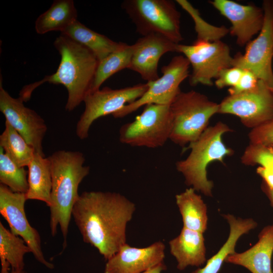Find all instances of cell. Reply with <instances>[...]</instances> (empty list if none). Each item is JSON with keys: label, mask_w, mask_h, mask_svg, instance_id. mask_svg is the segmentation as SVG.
I'll list each match as a JSON object with an SVG mask.
<instances>
[{"label": "cell", "mask_w": 273, "mask_h": 273, "mask_svg": "<svg viewBox=\"0 0 273 273\" xmlns=\"http://www.w3.org/2000/svg\"><path fill=\"white\" fill-rule=\"evenodd\" d=\"M135 209L120 193L85 191L76 202L72 217L84 242L107 260L126 243V226Z\"/></svg>", "instance_id": "obj_1"}, {"label": "cell", "mask_w": 273, "mask_h": 273, "mask_svg": "<svg viewBox=\"0 0 273 273\" xmlns=\"http://www.w3.org/2000/svg\"><path fill=\"white\" fill-rule=\"evenodd\" d=\"M54 44L61 56L56 72L23 87L19 97L27 101L33 91L45 82L62 84L68 92L65 109L71 112L90 93L99 61L88 49L63 35L57 37Z\"/></svg>", "instance_id": "obj_2"}, {"label": "cell", "mask_w": 273, "mask_h": 273, "mask_svg": "<svg viewBox=\"0 0 273 273\" xmlns=\"http://www.w3.org/2000/svg\"><path fill=\"white\" fill-rule=\"evenodd\" d=\"M48 158L52 181L49 207L50 231L51 235L55 236L59 226L65 249L72 210L80 195L78 188L89 174L90 167L84 165L85 157L79 151L59 150Z\"/></svg>", "instance_id": "obj_3"}, {"label": "cell", "mask_w": 273, "mask_h": 273, "mask_svg": "<svg viewBox=\"0 0 273 273\" xmlns=\"http://www.w3.org/2000/svg\"><path fill=\"white\" fill-rule=\"evenodd\" d=\"M232 131L225 123L218 122L208 127L196 141L189 144L190 154L175 163L176 170L183 174L187 186L205 196H212L213 183L207 178V166L215 161L223 163L226 156L234 154L222 139L225 133Z\"/></svg>", "instance_id": "obj_4"}, {"label": "cell", "mask_w": 273, "mask_h": 273, "mask_svg": "<svg viewBox=\"0 0 273 273\" xmlns=\"http://www.w3.org/2000/svg\"><path fill=\"white\" fill-rule=\"evenodd\" d=\"M219 105L195 90L180 92L170 105L172 127L169 140L184 147L196 141L208 127Z\"/></svg>", "instance_id": "obj_5"}, {"label": "cell", "mask_w": 273, "mask_h": 273, "mask_svg": "<svg viewBox=\"0 0 273 273\" xmlns=\"http://www.w3.org/2000/svg\"><path fill=\"white\" fill-rule=\"evenodd\" d=\"M122 8L143 36L156 33L179 44L183 40L180 32V13L170 0H126Z\"/></svg>", "instance_id": "obj_6"}, {"label": "cell", "mask_w": 273, "mask_h": 273, "mask_svg": "<svg viewBox=\"0 0 273 273\" xmlns=\"http://www.w3.org/2000/svg\"><path fill=\"white\" fill-rule=\"evenodd\" d=\"M170 105L150 104L134 120L123 124L119 140L131 147L157 148L163 146L171 134Z\"/></svg>", "instance_id": "obj_7"}, {"label": "cell", "mask_w": 273, "mask_h": 273, "mask_svg": "<svg viewBox=\"0 0 273 273\" xmlns=\"http://www.w3.org/2000/svg\"><path fill=\"white\" fill-rule=\"evenodd\" d=\"M176 52L188 60L192 68L191 85L211 86L223 69L232 67L233 57L229 46L222 41L196 39L192 45L178 44Z\"/></svg>", "instance_id": "obj_8"}, {"label": "cell", "mask_w": 273, "mask_h": 273, "mask_svg": "<svg viewBox=\"0 0 273 273\" xmlns=\"http://www.w3.org/2000/svg\"><path fill=\"white\" fill-rule=\"evenodd\" d=\"M148 87L147 82L120 89L105 87L88 94L83 102L84 110L76 124L77 137L80 140L87 138L95 120L108 115L113 116L125 105L141 98Z\"/></svg>", "instance_id": "obj_9"}, {"label": "cell", "mask_w": 273, "mask_h": 273, "mask_svg": "<svg viewBox=\"0 0 273 273\" xmlns=\"http://www.w3.org/2000/svg\"><path fill=\"white\" fill-rule=\"evenodd\" d=\"M264 21L258 36L247 44L244 54L233 57L232 67L247 70L269 87L273 85V1L263 2Z\"/></svg>", "instance_id": "obj_10"}, {"label": "cell", "mask_w": 273, "mask_h": 273, "mask_svg": "<svg viewBox=\"0 0 273 273\" xmlns=\"http://www.w3.org/2000/svg\"><path fill=\"white\" fill-rule=\"evenodd\" d=\"M190 66L184 55L174 56L167 65L162 67L161 77L147 82L149 87L141 98L125 105L113 116L115 118L124 117L150 104L170 105L180 92V84L190 76Z\"/></svg>", "instance_id": "obj_11"}, {"label": "cell", "mask_w": 273, "mask_h": 273, "mask_svg": "<svg viewBox=\"0 0 273 273\" xmlns=\"http://www.w3.org/2000/svg\"><path fill=\"white\" fill-rule=\"evenodd\" d=\"M219 105L218 113L235 115L245 126L253 129L273 117V91L259 79L254 88L229 95Z\"/></svg>", "instance_id": "obj_12"}, {"label": "cell", "mask_w": 273, "mask_h": 273, "mask_svg": "<svg viewBox=\"0 0 273 273\" xmlns=\"http://www.w3.org/2000/svg\"><path fill=\"white\" fill-rule=\"evenodd\" d=\"M26 194L12 191L7 186L0 185V213L8 222L10 231L20 237L29 247L34 258L48 268L54 265L47 261L41 246L38 231L30 224L25 212Z\"/></svg>", "instance_id": "obj_13"}, {"label": "cell", "mask_w": 273, "mask_h": 273, "mask_svg": "<svg viewBox=\"0 0 273 273\" xmlns=\"http://www.w3.org/2000/svg\"><path fill=\"white\" fill-rule=\"evenodd\" d=\"M0 79V111L7 121L31 146L35 153L45 157L42 147L47 131L44 119L23 104L19 97H12L4 89Z\"/></svg>", "instance_id": "obj_14"}, {"label": "cell", "mask_w": 273, "mask_h": 273, "mask_svg": "<svg viewBox=\"0 0 273 273\" xmlns=\"http://www.w3.org/2000/svg\"><path fill=\"white\" fill-rule=\"evenodd\" d=\"M210 3L232 23L229 29L237 43L246 45L259 32L264 21L263 9L254 5H244L231 0H214Z\"/></svg>", "instance_id": "obj_15"}, {"label": "cell", "mask_w": 273, "mask_h": 273, "mask_svg": "<svg viewBox=\"0 0 273 273\" xmlns=\"http://www.w3.org/2000/svg\"><path fill=\"white\" fill-rule=\"evenodd\" d=\"M165 251L160 241L144 248L125 243L107 260L104 273H142L164 262Z\"/></svg>", "instance_id": "obj_16"}, {"label": "cell", "mask_w": 273, "mask_h": 273, "mask_svg": "<svg viewBox=\"0 0 273 273\" xmlns=\"http://www.w3.org/2000/svg\"><path fill=\"white\" fill-rule=\"evenodd\" d=\"M177 44L158 34L143 36L132 44L128 69L138 73L147 82L154 81L159 77L158 65L161 57L168 52H176Z\"/></svg>", "instance_id": "obj_17"}, {"label": "cell", "mask_w": 273, "mask_h": 273, "mask_svg": "<svg viewBox=\"0 0 273 273\" xmlns=\"http://www.w3.org/2000/svg\"><path fill=\"white\" fill-rule=\"evenodd\" d=\"M273 223L265 226L258 235V241L242 253L229 255L225 262L242 266L251 273H273Z\"/></svg>", "instance_id": "obj_18"}, {"label": "cell", "mask_w": 273, "mask_h": 273, "mask_svg": "<svg viewBox=\"0 0 273 273\" xmlns=\"http://www.w3.org/2000/svg\"><path fill=\"white\" fill-rule=\"evenodd\" d=\"M203 233L183 228L179 234L169 242L170 251L177 261V268L200 267L206 261Z\"/></svg>", "instance_id": "obj_19"}, {"label": "cell", "mask_w": 273, "mask_h": 273, "mask_svg": "<svg viewBox=\"0 0 273 273\" xmlns=\"http://www.w3.org/2000/svg\"><path fill=\"white\" fill-rule=\"evenodd\" d=\"M230 225V233L227 240L218 251L206 263L192 273H218L226 257L235 252V248L240 238L255 228L257 224L252 218H237L232 214H223Z\"/></svg>", "instance_id": "obj_20"}, {"label": "cell", "mask_w": 273, "mask_h": 273, "mask_svg": "<svg viewBox=\"0 0 273 273\" xmlns=\"http://www.w3.org/2000/svg\"><path fill=\"white\" fill-rule=\"evenodd\" d=\"M27 167L28 190L26 193L27 200H39L50 207L52 181L48 157L35 153Z\"/></svg>", "instance_id": "obj_21"}, {"label": "cell", "mask_w": 273, "mask_h": 273, "mask_svg": "<svg viewBox=\"0 0 273 273\" xmlns=\"http://www.w3.org/2000/svg\"><path fill=\"white\" fill-rule=\"evenodd\" d=\"M175 198L182 217L183 227L204 233L207 228V209L201 196L190 187L176 195Z\"/></svg>", "instance_id": "obj_22"}, {"label": "cell", "mask_w": 273, "mask_h": 273, "mask_svg": "<svg viewBox=\"0 0 273 273\" xmlns=\"http://www.w3.org/2000/svg\"><path fill=\"white\" fill-rule=\"evenodd\" d=\"M61 34L88 49L99 62L117 49L120 44V42L114 41L88 28L77 20L61 32Z\"/></svg>", "instance_id": "obj_23"}, {"label": "cell", "mask_w": 273, "mask_h": 273, "mask_svg": "<svg viewBox=\"0 0 273 273\" xmlns=\"http://www.w3.org/2000/svg\"><path fill=\"white\" fill-rule=\"evenodd\" d=\"M77 12L73 0L54 1L50 8L38 16L35 29L39 34L63 31L77 20Z\"/></svg>", "instance_id": "obj_24"}, {"label": "cell", "mask_w": 273, "mask_h": 273, "mask_svg": "<svg viewBox=\"0 0 273 273\" xmlns=\"http://www.w3.org/2000/svg\"><path fill=\"white\" fill-rule=\"evenodd\" d=\"M30 252V249L24 241L0 222L1 273H10V266L12 270H23L24 255Z\"/></svg>", "instance_id": "obj_25"}, {"label": "cell", "mask_w": 273, "mask_h": 273, "mask_svg": "<svg viewBox=\"0 0 273 273\" xmlns=\"http://www.w3.org/2000/svg\"><path fill=\"white\" fill-rule=\"evenodd\" d=\"M132 53V44L120 42L117 49L100 61L90 93L99 89L102 84L115 73L124 69H128Z\"/></svg>", "instance_id": "obj_26"}, {"label": "cell", "mask_w": 273, "mask_h": 273, "mask_svg": "<svg viewBox=\"0 0 273 273\" xmlns=\"http://www.w3.org/2000/svg\"><path fill=\"white\" fill-rule=\"evenodd\" d=\"M0 147L18 166H28L35 151L25 140L6 121L0 135Z\"/></svg>", "instance_id": "obj_27"}, {"label": "cell", "mask_w": 273, "mask_h": 273, "mask_svg": "<svg viewBox=\"0 0 273 273\" xmlns=\"http://www.w3.org/2000/svg\"><path fill=\"white\" fill-rule=\"evenodd\" d=\"M0 183L14 192L26 194L28 190V171L16 164L1 147Z\"/></svg>", "instance_id": "obj_28"}, {"label": "cell", "mask_w": 273, "mask_h": 273, "mask_svg": "<svg viewBox=\"0 0 273 273\" xmlns=\"http://www.w3.org/2000/svg\"><path fill=\"white\" fill-rule=\"evenodd\" d=\"M178 4L191 16L195 22V28L197 33V39L209 41L220 40L229 32L224 26L216 27L209 24L201 17L198 10L186 0H177Z\"/></svg>", "instance_id": "obj_29"}, {"label": "cell", "mask_w": 273, "mask_h": 273, "mask_svg": "<svg viewBox=\"0 0 273 273\" xmlns=\"http://www.w3.org/2000/svg\"><path fill=\"white\" fill-rule=\"evenodd\" d=\"M241 162L245 165L258 164L273 172V145L249 144L241 157Z\"/></svg>", "instance_id": "obj_30"}, {"label": "cell", "mask_w": 273, "mask_h": 273, "mask_svg": "<svg viewBox=\"0 0 273 273\" xmlns=\"http://www.w3.org/2000/svg\"><path fill=\"white\" fill-rule=\"evenodd\" d=\"M248 137L250 144L272 145L273 117L263 124L251 129Z\"/></svg>", "instance_id": "obj_31"}, {"label": "cell", "mask_w": 273, "mask_h": 273, "mask_svg": "<svg viewBox=\"0 0 273 273\" xmlns=\"http://www.w3.org/2000/svg\"><path fill=\"white\" fill-rule=\"evenodd\" d=\"M243 72V69L235 67L224 69L215 79V84L218 88L234 87L238 83Z\"/></svg>", "instance_id": "obj_32"}, {"label": "cell", "mask_w": 273, "mask_h": 273, "mask_svg": "<svg viewBox=\"0 0 273 273\" xmlns=\"http://www.w3.org/2000/svg\"><path fill=\"white\" fill-rule=\"evenodd\" d=\"M258 81L259 79L253 73L247 70H243L237 85L228 89L229 95H236L250 90L256 86Z\"/></svg>", "instance_id": "obj_33"}, {"label": "cell", "mask_w": 273, "mask_h": 273, "mask_svg": "<svg viewBox=\"0 0 273 273\" xmlns=\"http://www.w3.org/2000/svg\"><path fill=\"white\" fill-rule=\"evenodd\" d=\"M166 269L167 266L164 262H163L142 273H162L163 271L165 270Z\"/></svg>", "instance_id": "obj_34"}, {"label": "cell", "mask_w": 273, "mask_h": 273, "mask_svg": "<svg viewBox=\"0 0 273 273\" xmlns=\"http://www.w3.org/2000/svg\"><path fill=\"white\" fill-rule=\"evenodd\" d=\"M261 189L268 198L271 206L273 208V190L268 189L264 184L262 183Z\"/></svg>", "instance_id": "obj_35"}, {"label": "cell", "mask_w": 273, "mask_h": 273, "mask_svg": "<svg viewBox=\"0 0 273 273\" xmlns=\"http://www.w3.org/2000/svg\"><path fill=\"white\" fill-rule=\"evenodd\" d=\"M10 273H25L23 270H11Z\"/></svg>", "instance_id": "obj_36"}, {"label": "cell", "mask_w": 273, "mask_h": 273, "mask_svg": "<svg viewBox=\"0 0 273 273\" xmlns=\"http://www.w3.org/2000/svg\"><path fill=\"white\" fill-rule=\"evenodd\" d=\"M269 88L273 91V85L271 87H269Z\"/></svg>", "instance_id": "obj_37"}, {"label": "cell", "mask_w": 273, "mask_h": 273, "mask_svg": "<svg viewBox=\"0 0 273 273\" xmlns=\"http://www.w3.org/2000/svg\"><path fill=\"white\" fill-rule=\"evenodd\" d=\"M272 258H273V256H272Z\"/></svg>", "instance_id": "obj_38"}]
</instances>
